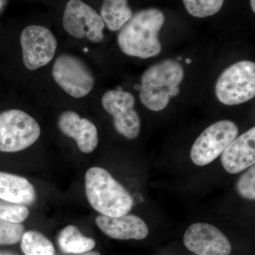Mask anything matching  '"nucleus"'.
Segmentation results:
<instances>
[{
	"label": "nucleus",
	"mask_w": 255,
	"mask_h": 255,
	"mask_svg": "<svg viewBox=\"0 0 255 255\" xmlns=\"http://www.w3.org/2000/svg\"><path fill=\"white\" fill-rule=\"evenodd\" d=\"M165 18L158 9L142 10L130 18L118 36L121 50L129 56L147 59L160 53L158 35Z\"/></svg>",
	"instance_id": "1"
},
{
	"label": "nucleus",
	"mask_w": 255,
	"mask_h": 255,
	"mask_svg": "<svg viewBox=\"0 0 255 255\" xmlns=\"http://www.w3.org/2000/svg\"><path fill=\"white\" fill-rule=\"evenodd\" d=\"M87 200L103 216L119 217L128 214L133 206L128 191L102 167H93L85 174Z\"/></svg>",
	"instance_id": "2"
},
{
	"label": "nucleus",
	"mask_w": 255,
	"mask_h": 255,
	"mask_svg": "<svg viewBox=\"0 0 255 255\" xmlns=\"http://www.w3.org/2000/svg\"><path fill=\"white\" fill-rule=\"evenodd\" d=\"M184 71L180 63L164 60L152 65L143 73L140 89V99L148 110H164L172 97L179 95V85L184 79Z\"/></svg>",
	"instance_id": "3"
},
{
	"label": "nucleus",
	"mask_w": 255,
	"mask_h": 255,
	"mask_svg": "<svg viewBox=\"0 0 255 255\" xmlns=\"http://www.w3.org/2000/svg\"><path fill=\"white\" fill-rule=\"evenodd\" d=\"M217 98L223 105H241L255 96V63L243 60L226 68L216 85Z\"/></svg>",
	"instance_id": "4"
},
{
	"label": "nucleus",
	"mask_w": 255,
	"mask_h": 255,
	"mask_svg": "<svg viewBox=\"0 0 255 255\" xmlns=\"http://www.w3.org/2000/svg\"><path fill=\"white\" fill-rule=\"evenodd\" d=\"M41 128L26 112L10 110L0 113V152L25 150L39 138Z\"/></svg>",
	"instance_id": "5"
},
{
	"label": "nucleus",
	"mask_w": 255,
	"mask_h": 255,
	"mask_svg": "<svg viewBox=\"0 0 255 255\" xmlns=\"http://www.w3.org/2000/svg\"><path fill=\"white\" fill-rule=\"evenodd\" d=\"M238 132L237 125L231 121L212 124L194 142L191 150V160L198 166L211 163L237 137Z\"/></svg>",
	"instance_id": "6"
},
{
	"label": "nucleus",
	"mask_w": 255,
	"mask_h": 255,
	"mask_svg": "<svg viewBox=\"0 0 255 255\" xmlns=\"http://www.w3.org/2000/svg\"><path fill=\"white\" fill-rule=\"evenodd\" d=\"M55 82L71 97L82 98L92 91L95 78L87 64L78 57L60 55L52 70Z\"/></svg>",
	"instance_id": "7"
},
{
	"label": "nucleus",
	"mask_w": 255,
	"mask_h": 255,
	"mask_svg": "<svg viewBox=\"0 0 255 255\" xmlns=\"http://www.w3.org/2000/svg\"><path fill=\"white\" fill-rule=\"evenodd\" d=\"M63 25L74 38L99 43L104 39L105 24L95 9L81 0H70L64 10Z\"/></svg>",
	"instance_id": "8"
},
{
	"label": "nucleus",
	"mask_w": 255,
	"mask_h": 255,
	"mask_svg": "<svg viewBox=\"0 0 255 255\" xmlns=\"http://www.w3.org/2000/svg\"><path fill=\"white\" fill-rule=\"evenodd\" d=\"M23 62L26 68L36 70L53 60L56 52V38L48 28L31 25L23 30L20 36Z\"/></svg>",
	"instance_id": "9"
},
{
	"label": "nucleus",
	"mask_w": 255,
	"mask_h": 255,
	"mask_svg": "<svg viewBox=\"0 0 255 255\" xmlns=\"http://www.w3.org/2000/svg\"><path fill=\"white\" fill-rule=\"evenodd\" d=\"M135 98L129 92L110 90L102 99L104 109L113 117L117 131L130 140L138 136L140 131V119L134 110Z\"/></svg>",
	"instance_id": "10"
},
{
	"label": "nucleus",
	"mask_w": 255,
	"mask_h": 255,
	"mask_svg": "<svg viewBox=\"0 0 255 255\" xmlns=\"http://www.w3.org/2000/svg\"><path fill=\"white\" fill-rule=\"evenodd\" d=\"M184 244L196 255H229L231 244L228 238L214 226L196 223L187 228Z\"/></svg>",
	"instance_id": "11"
},
{
	"label": "nucleus",
	"mask_w": 255,
	"mask_h": 255,
	"mask_svg": "<svg viewBox=\"0 0 255 255\" xmlns=\"http://www.w3.org/2000/svg\"><path fill=\"white\" fill-rule=\"evenodd\" d=\"M221 164L228 173L236 174L255 163V128L236 137L221 154Z\"/></svg>",
	"instance_id": "12"
},
{
	"label": "nucleus",
	"mask_w": 255,
	"mask_h": 255,
	"mask_svg": "<svg viewBox=\"0 0 255 255\" xmlns=\"http://www.w3.org/2000/svg\"><path fill=\"white\" fill-rule=\"evenodd\" d=\"M58 126L60 131L76 141L79 150L84 153H91L97 147V127L88 119L81 118L76 112L66 111L60 114Z\"/></svg>",
	"instance_id": "13"
},
{
	"label": "nucleus",
	"mask_w": 255,
	"mask_h": 255,
	"mask_svg": "<svg viewBox=\"0 0 255 255\" xmlns=\"http://www.w3.org/2000/svg\"><path fill=\"white\" fill-rule=\"evenodd\" d=\"M95 222L102 232L114 239L140 241L149 234L145 221L135 215L126 214L119 217L102 215L96 218Z\"/></svg>",
	"instance_id": "14"
},
{
	"label": "nucleus",
	"mask_w": 255,
	"mask_h": 255,
	"mask_svg": "<svg viewBox=\"0 0 255 255\" xmlns=\"http://www.w3.org/2000/svg\"><path fill=\"white\" fill-rule=\"evenodd\" d=\"M36 198L35 188L27 179L0 172V199L12 204L29 205Z\"/></svg>",
	"instance_id": "15"
},
{
	"label": "nucleus",
	"mask_w": 255,
	"mask_h": 255,
	"mask_svg": "<svg viewBox=\"0 0 255 255\" xmlns=\"http://www.w3.org/2000/svg\"><path fill=\"white\" fill-rule=\"evenodd\" d=\"M60 249L66 254L82 255L95 248V240L85 237L76 226H68L60 231L58 238Z\"/></svg>",
	"instance_id": "16"
},
{
	"label": "nucleus",
	"mask_w": 255,
	"mask_h": 255,
	"mask_svg": "<svg viewBox=\"0 0 255 255\" xmlns=\"http://www.w3.org/2000/svg\"><path fill=\"white\" fill-rule=\"evenodd\" d=\"M100 16L107 28L116 31L130 19L132 11L128 4V0H104Z\"/></svg>",
	"instance_id": "17"
},
{
	"label": "nucleus",
	"mask_w": 255,
	"mask_h": 255,
	"mask_svg": "<svg viewBox=\"0 0 255 255\" xmlns=\"http://www.w3.org/2000/svg\"><path fill=\"white\" fill-rule=\"evenodd\" d=\"M21 248L25 255H54L55 248L41 233L30 231L23 233Z\"/></svg>",
	"instance_id": "18"
},
{
	"label": "nucleus",
	"mask_w": 255,
	"mask_h": 255,
	"mask_svg": "<svg viewBox=\"0 0 255 255\" xmlns=\"http://www.w3.org/2000/svg\"><path fill=\"white\" fill-rule=\"evenodd\" d=\"M188 12L197 18H205L219 12L224 0H183Z\"/></svg>",
	"instance_id": "19"
},
{
	"label": "nucleus",
	"mask_w": 255,
	"mask_h": 255,
	"mask_svg": "<svg viewBox=\"0 0 255 255\" xmlns=\"http://www.w3.org/2000/svg\"><path fill=\"white\" fill-rule=\"evenodd\" d=\"M24 231L21 223L0 219V245H14L21 241Z\"/></svg>",
	"instance_id": "20"
},
{
	"label": "nucleus",
	"mask_w": 255,
	"mask_h": 255,
	"mask_svg": "<svg viewBox=\"0 0 255 255\" xmlns=\"http://www.w3.org/2000/svg\"><path fill=\"white\" fill-rule=\"evenodd\" d=\"M29 216V211L24 205L0 202V219L9 222L21 223Z\"/></svg>",
	"instance_id": "21"
},
{
	"label": "nucleus",
	"mask_w": 255,
	"mask_h": 255,
	"mask_svg": "<svg viewBox=\"0 0 255 255\" xmlns=\"http://www.w3.org/2000/svg\"><path fill=\"white\" fill-rule=\"evenodd\" d=\"M236 190L238 194L249 200L255 199V165L249 167L244 172L236 183Z\"/></svg>",
	"instance_id": "22"
},
{
	"label": "nucleus",
	"mask_w": 255,
	"mask_h": 255,
	"mask_svg": "<svg viewBox=\"0 0 255 255\" xmlns=\"http://www.w3.org/2000/svg\"><path fill=\"white\" fill-rule=\"evenodd\" d=\"M80 255H101L100 253H97V252L90 251L88 252V253H84V254H82Z\"/></svg>",
	"instance_id": "23"
},
{
	"label": "nucleus",
	"mask_w": 255,
	"mask_h": 255,
	"mask_svg": "<svg viewBox=\"0 0 255 255\" xmlns=\"http://www.w3.org/2000/svg\"><path fill=\"white\" fill-rule=\"evenodd\" d=\"M0 255H17L14 253H11V252L7 251H0Z\"/></svg>",
	"instance_id": "24"
},
{
	"label": "nucleus",
	"mask_w": 255,
	"mask_h": 255,
	"mask_svg": "<svg viewBox=\"0 0 255 255\" xmlns=\"http://www.w3.org/2000/svg\"><path fill=\"white\" fill-rule=\"evenodd\" d=\"M251 8L253 12H255V0H251Z\"/></svg>",
	"instance_id": "25"
},
{
	"label": "nucleus",
	"mask_w": 255,
	"mask_h": 255,
	"mask_svg": "<svg viewBox=\"0 0 255 255\" xmlns=\"http://www.w3.org/2000/svg\"><path fill=\"white\" fill-rule=\"evenodd\" d=\"M186 63H187V64L191 63V60L190 59L186 60Z\"/></svg>",
	"instance_id": "26"
}]
</instances>
